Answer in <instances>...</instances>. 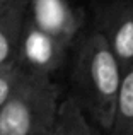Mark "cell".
Segmentation results:
<instances>
[{"label":"cell","mask_w":133,"mask_h":135,"mask_svg":"<svg viewBox=\"0 0 133 135\" xmlns=\"http://www.w3.org/2000/svg\"><path fill=\"white\" fill-rule=\"evenodd\" d=\"M7 2H9V0H0V9H2V7H3V5H5V3H7Z\"/></svg>","instance_id":"cell-10"},{"label":"cell","mask_w":133,"mask_h":135,"mask_svg":"<svg viewBox=\"0 0 133 135\" xmlns=\"http://www.w3.org/2000/svg\"><path fill=\"white\" fill-rule=\"evenodd\" d=\"M48 135H104L103 130L85 115L73 96L60 101L57 120Z\"/></svg>","instance_id":"cell-7"},{"label":"cell","mask_w":133,"mask_h":135,"mask_svg":"<svg viewBox=\"0 0 133 135\" xmlns=\"http://www.w3.org/2000/svg\"><path fill=\"white\" fill-rule=\"evenodd\" d=\"M70 53L72 96L85 115L108 133L123 69L106 40L92 27H85L79 34Z\"/></svg>","instance_id":"cell-1"},{"label":"cell","mask_w":133,"mask_h":135,"mask_svg":"<svg viewBox=\"0 0 133 135\" xmlns=\"http://www.w3.org/2000/svg\"><path fill=\"white\" fill-rule=\"evenodd\" d=\"M60 87L51 75L27 69L0 108V135H48L57 120Z\"/></svg>","instance_id":"cell-2"},{"label":"cell","mask_w":133,"mask_h":135,"mask_svg":"<svg viewBox=\"0 0 133 135\" xmlns=\"http://www.w3.org/2000/svg\"><path fill=\"white\" fill-rule=\"evenodd\" d=\"M27 19L57 40L73 46L87 27V14L68 0H29Z\"/></svg>","instance_id":"cell-4"},{"label":"cell","mask_w":133,"mask_h":135,"mask_svg":"<svg viewBox=\"0 0 133 135\" xmlns=\"http://www.w3.org/2000/svg\"><path fill=\"white\" fill-rule=\"evenodd\" d=\"M10 65H12V63H10ZM7 67H9V65H5V67H0V74H2V72H3V70H5V69H7Z\"/></svg>","instance_id":"cell-11"},{"label":"cell","mask_w":133,"mask_h":135,"mask_svg":"<svg viewBox=\"0 0 133 135\" xmlns=\"http://www.w3.org/2000/svg\"><path fill=\"white\" fill-rule=\"evenodd\" d=\"M111 135H133V62L121 70V79L113 104Z\"/></svg>","instance_id":"cell-8"},{"label":"cell","mask_w":133,"mask_h":135,"mask_svg":"<svg viewBox=\"0 0 133 135\" xmlns=\"http://www.w3.org/2000/svg\"><path fill=\"white\" fill-rule=\"evenodd\" d=\"M89 27L106 40L121 69L133 62V0L97 2Z\"/></svg>","instance_id":"cell-3"},{"label":"cell","mask_w":133,"mask_h":135,"mask_svg":"<svg viewBox=\"0 0 133 135\" xmlns=\"http://www.w3.org/2000/svg\"><path fill=\"white\" fill-rule=\"evenodd\" d=\"M26 72H27V67L21 60H17L0 74V108L9 99V96L14 92V89L19 86V82L26 75Z\"/></svg>","instance_id":"cell-9"},{"label":"cell","mask_w":133,"mask_h":135,"mask_svg":"<svg viewBox=\"0 0 133 135\" xmlns=\"http://www.w3.org/2000/svg\"><path fill=\"white\" fill-rule=\"evenodd\" d=\"M29 0H9L0 9V67L19 60Z\"/></svg>","instance_id":"cell-6"},{"label":"cell","mask_w":133,"mask_h":135,"mask_svg":"<svg viewBox=\"0 0 133 135\" xmlns=\"http://www.w3.org/2000/svg\"><path fill=\"white\" fill-rule=\"evenodd\" d=\"M72 46L44 33L26 19L22 40H21L19 60L31 70L51 75L65 65Z\"/></svg>","instance_id":"cell-5"}]
</instances>
